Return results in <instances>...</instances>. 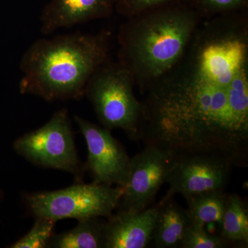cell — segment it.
Returning a JSON list of instances; mask_svg holds the SVG:
<instances>
[{"label":"cell","mask_w":248,"mask_h":248,"mask_svg":"<svg viewBox=\"0 0 248 248\" xmlns=\"http://www.w3.org/2000/svg\"><path fill=\"white\" fill-rule=\"evenodd\" d=\"M143 94L139 141L247 167L248 10L202 19L180 60Z\"/></svg>","instance_id":"cell-1"},{"label":"cell","mask_w":248,"mask_h":248,"mask_svg":"<svg viewBox=\"0 0 248 248\" xmlns=\"http://www.w3.org/2000/svg\"><path fill=\"white\" fill-rule=\"evenodd\" d=\"M111 32H81L39 39L20 62L19 93L48 102L79 100L98 68L110 60Z\"/></svg>","instance_id":"cell-2"},{"label":"cell","mask_w":248,"mask_h":248,"mask_svg":"<svg viewBox=\"0 0 248 248\" xmlns=\"http://www.w3.org/2000/svg\"><path fill=\"white\" fill-rule=\"evenodd\" d=\"M202 20L184 1L155 6L127 19L118 33V61L142 94L182 58Z\"/></svg>","instance_id":"cell-3"},{"label":"cell","mask_w":248,"mask_h":248,"mask_svg":"<svg viewBox=\"0 0 248 248\" xmlns=\"http://www.w3.org/2000/svg\"><path fill=\"white\" fill-rule=\"evenodd\" d=\"M135 87L130 72L120 62L110 60L91 77L84 96L104 128L121 129L130 140L139 141L142 106Z\"/></svg>","instance_id":"cell-4"},{"label":"cell","mask_w":248,"mask_h":248,"mask_svg":"<svg viewBox=\"0 0 248 248\" xmlns=\"http://www.w3.org/2000/svg\"><path fill=\"white\" fill-rule=\"evenodd\" d=\"M123 191L120 186L78 182L62 190L27 194L24 203L35 218L56 222L65 218H108L117 209Z\"/></svg>","instance_id":"cell-5"},{"label":"cell","mask_w":248,"mask_h":248,"mask_svg":"<svg viewBox=\"0 0 248 248\" xmlns=\"http://www.w3.org/2000/svg\"><path fill=\"white\" fill-rule=\"evenodd\" d=\"M13 148L32 164L71 173L81 182L85 168L77 153L67 109L57 111L45 125L19 137Z\"/></svg>","instance_id":"cell-6"},{"label":"cell","mask_w":248,"mask_h":248,"mask_svg":"<svg viewBox=\"0 0 248 248\" xmlns=\"http://www.w3.org/2000/svg\"><path fill=\"white\" fill-rule=\"evenodd\" d=\"M177 155L161 147L146 144L130 158V172L115 210L138 213L148 208L166 184Z\"/></svg>","instance_id":"cell-7"},{"label":"cell","mask_w":248,"mask_h":248,"mask_svg":"<svg viewBox=\"0 0 248 248\" xmlns=\"http://www.w3.org/2000/svg\"><path fill=\"white\" fill-rule=\"evenodd\" d=\"M235 167L232 161L208 153L178 155L166 179L169 189L164 198L179 194L186 199L203 192L224 190Z\"/></svg>","instance_id":"cell-8"},{"label":"cell","mask_w":248,"mask_h":248,"mask_svg":"<svg viewBox=\"0 0 248 248\" xmlns=\"http://www.w3.org/2000/svg\"><path fill=\"white\" fill-rule=\"evenodd\" d=\"M86 141L88 159L85 169L93 182L124 187L130 172V157L110 130L89 122L79 116L74 117Z\"/></svg>","instance_id":"cell-9"},{"label":"cell","mask_w":248,"mask_h":248,"mask_svg":"<svg viewBox=\"0 0 248 248\" xmlns=\"http://www.w3.org/2000/svg\"><path fill=\"white\" fill-rule=\"evenodd\" d=\"M117 0H50L41 14L40 31L48 35L96 19L110 17Z\"/></svg>","instance_id":"cell-10"},{"label":"cell","mask_w":248,"mask_h":248,"mask_svg":"<svg viewBox=\"0 0 248 248\" xmlns=\"http://www.w3.org/2000/svg\"><path fill=\"white\" fill-rule=\"evenodd\" d=\"M159 205L138 213L117 210L105 224V248H146L153 239Z\"/></svg>","instance_id":"cell-11"},{"label":"cell","mask_w":248,"mask_h":248,"mask_svg":"<svg viewBox=\"0 0 248 248\" xmlns=\"http://www.w3.org/2000/svg\"><path fill=\"white\" fill-rule=\"evenodd\" d=\"M152 242L156 248H181L187 228L192 223L187 210L171 198L162 199Z\"/></svg>","instance_id":"cell-12"},{"label":"cell","mask_w":248,"mask_h":248,"mask_svg":"<svg viewBox=\"0 0 248 248\" xmlns=\"http://www.w3.org/2000/svg\"><path fill=\"white\" fill-rule=\"evenodd\" d=\"M71 231L54 234L48 248H105L106 221L99 217L79 220Z\"/></svg>","instance_id":"cell-13"},{"label":"cell","mask_w":248,"mask_h":248,"mask_svg":"<svg viewBox=\"0 0 248 248\" xmlns=\"http://www.w3.org/2000/svg\"><path fill=\"white\" fill-rule=\"evenodd\" d=\"M222 239L227 244H248V210L246 202L236 194L228 195L222 221Z\"/></svg>","instance_id":"cell-14"},{"label":"cell","mask_w":248,"mask_h":248,"mask_svg":"<svg viewBox=\"0 0 248 248\" xmlns=\"http://www.w3.org/2000/svg\"><path fill=\"white\" fill-rule=\"evenodd\" d=\"M228 195L224 190H214L191 196L186 199L187 213L192 223L221 224Z\"/></svg>","instance_id":"cell-15"},{"label":"cell","mask_w":248,"mask_h":248,"mask_svg":"<svg viewBox=\"0 0 248 248\" xmlns=\"http://www.w3.org/2000/svg\"><path fill=\"white\" fill-rule=\"evenodd\" d=\"M202 19L246 11L248 0H186Z\"/></svg>","instance_id":"cell-16"},{"label":"cell","mask_w":248,"mask_h":248,"mask_svg":"<svg viewBox=\"0 0 248 248\" xmlns=\"http://www.w3.org/2000/svg\"><path fill=\"white\" fill-rule=\"evenodd\" d=\"M56 221L51 218L36 217L35 223L30 231L8 246L9 248H46L53 235Z\"/></svg>","instance_id":"cell-17"},{"label":"cell","mask_w":248,"mask_h":248,"mask_svg":"<svg viewBox=\"0 0 248 248\" xmlns=\"http://www.w3.org/2000/svg\"><path fill=\"white\" fill-rule=\"evenodd\" d=\"M227 245L220 235L210 234L205 226L192 223L186 231L181 248H223Z\"/></svg>","instance_id":"cell-18"},{"label":"cell","mask_w":248,"mask_h":248,"mask_svg":"<svg viewBox=\"0 0 248 248\" xmlns=\"http://www.w3.org/2000/svg\"><path fill=\"white\" fill-rule=\"evenodd\" d=\"M176 1L186 0H117L115 11L128 19L155 6Z\"/></svg>","instance_id":"cell-19"},{"label":"cell","mask_w":248,"mask_h":248,"mask_svg":"<svg viewBox=\"0 0 248 248\" xmlns=\"http://www.w3.org/2000/svg\"><path fill=\"white\" fill-rule=\"evenodd\" d=\"M1 197H2V195H1V191H0V200H1Z\"/></svg>","instance_id":"cell-20"}]
</instances>
